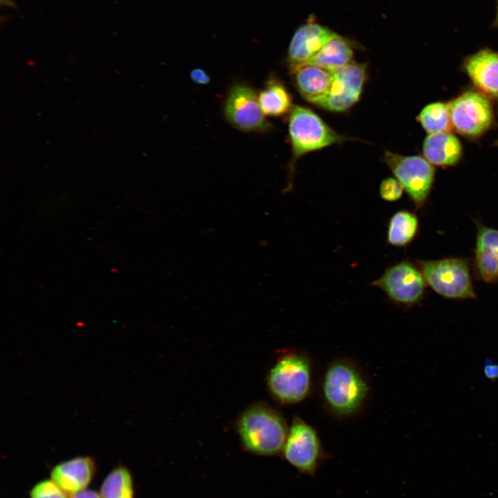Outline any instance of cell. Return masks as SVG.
Instances as JSON below:
<instances>
[{"label":"cell","mask_w":498,"mask_h":498,"mask_svg":"<svg viewBox=\"0 0 498 498\" xmlns=\"http://www.w3.org/2000/svg\"><path fill=\"white\" fill-rule=\"evenodd\" d=\"M320 393L324 405L332 415L348 418L364 408L370 394V385L357 365L347 359H338L326 367Z\"/></svg>","instance_id":"obj_1"},{"label":"cell","mask_w":498,"mask_h":498,"mask_svg":"<svg viewBox=\"0 0 498 498\" xmlns=\"http://www.w3.org/2000/svg\"><path fill=\"white\" fill-rule=\"evenodd\" d=\"M237 426L243 446L260 455L282 452L289 429L283 416L264 403L252 404L246 409Z\"/></svg>","instance_id":"obj_2"},{"label":"cell","mask_w":498,"mask_h":498,"mask_svg":"<svg viewBox=\"0 0 498 498\" xmlns=\"http://www.w3.org/2000/svg\"><path fill=\"white\" fill-rule=\"evenodd\" d=\"M288 134L292 157L289 164L287 190L291 188V180L297 160L303 155L349 140L326 124L308 108L293 105L288 114Z\"/></svg>","instance_id":"obj_3"},{"label":"cell","mask_w":498,"mask_h":498,"mask_svg":"<svg viewBox=\"0 0 498 498\" xmlns=\"http://www.w3.org/2000/svg\"><path fill=\"white\" fill-rule=\"evenodd\" d=\"M267 384L271 395L282 405L307 398L313 388V369L308 356L295 351L281 355L270 369Z\"/></svg>","instance_id":"obj_4"},{"label":"cell","mask_w":498,"mask_h":498,"mask_svg":"<svg viewBox=\"0 0 498 498\" xmlns=\"http://www.w3.org/2000/svg\"><path fill=\"white\" fill-rule=\"evenodd\" d=\"M426 284L437 294L449 299H474L470 268L459 258L419 261Z\"/></svg>","instance_id":"obj_5"},{"label":"cell","mask_w":498,"mask_h":498,"mask_svg":"<svg viewBox=\"0 0 498 498\" xmlns=\"http://www.w3.org/2000/svg\"><path fill=\"white\" fill-rule=\"evenodd\" d=\"M223 115L230 126L242 132L264 133L273 128L261 109L258 93L247 83L230 85L223 100Z\"/></svg>","instance_id":"obj_6"},{"label":"cell","mask_w":498,"mask_h":498,"mask_svg":"<svg viewBox=\"0 0 498 498\" xmlns=\"http://www.w3.org/2000/svg\"><path fill=\"white\" fill-rule=\"evenodd\" d=\"M282 452L290 465L307 476H314L326 459L317 432L297 416L293 418Z\"/></svg>","instance_id":"obj_7"},{"label":"cell","mask_w":498,"mask_h":498,"mask_svg":"<svg viewBox=\"0 0 498 498\" xmlns=\"http://www.w3.org/2000/svg\"><path fill=\"white\" fill-rule=\"evenodd\" d=\"M371 285L394 304L409 308L423 298L426 282L418 266L403 260L387 268Z\"/></svg>","instance_id":"obj_8"},{"label":"cell","mask_w":498,"mask_h":498,"mask_svg":"<svg viewBox=\"0 0 498 498\" xmlns=\"http://www.w3.org/2000/svg\"><path fill=\"white\" fill-rule=\"evenodd\" d=\"M384 160L416 209L422 208L434 183L433 165L420 156H402L388 151Z\"/></svg>","instance_id":"obj_9"},{"label":"cell","mask_w":498,"mask_h":498,"mask_svg":"<svg viewBox=\"0 0 498 498\" xmlns=\"http://www.w3.org/2000/svg\"><path fill=\"white\" fill-rule=\"evenodd\" d=\"M448 104L453 129L467 138L481 136L493 122L492 104L481 92L466 91Z\"/></svg>","instance_id":"obj_10"},{"label":"cell","mask_w":498,"mask_h":498,"mask_svg":"<svg viewBox=\"0 0 498 498\" xmlns=\"http://www.w3.org/2000/svg\"><path fill=\"white\" fill-rule=\"evenodd\" d=\"M332 72L329 91L316 106L330 111H344L360 99L367 77V66L351 62Z\"/></svg>","instance_id":"obj_11"},{"label":"cell","mask_w":498,"mask_h":498,"mask_svg":"<svg viewBox=\"0 0 498 498\" xmlns=\"http://www.w3.org/2000/svg\"><path fill=\"white\" fill-rule=\"evenodd\" d=\"M338 34L310 19L294 33L287 54L290 71L304 65Z\"/></svg>","instance_id":"obj_12"},{"label":"cell","mask_w":498,"mask_h":498,"mask_svg":"<svg viewBox=\"0 0 498 498\" xmlns=\"http://www.w3.org/2000/svg\"><path fill=\"white\" fill-rule=\"evenodd\" d=\"M463 68L471 81L487 97L498 99V53L484 48L467 57Z\"/></svg>","instance_id":"obj_13"},{"label":"cell","mask_w":498,"mask_h":498,"mask_svg":"<svg viewBox=\"0 0 498 498\" xmlns=\"http://www.w3.org/2000/svg\"><path fill=\"white\" fill-rule=\"evenodd\" d=\"M95 463L88 456L77 457L55 466L51 478L67 494L84 490L93 476Z\"/></svg>","instance_id":"obj_14"},{"label":"cell","mask_w":498,"mask_h":498,"mask_svg":"<svg viewBox=\"0 0 498 498\" xmlns=\"http://www.w3.org/2000/svg\"><path fill=\"white\" fill-rule=\"evenodd\" d=\"M290 73L300 95L315 105L328 94L333 78L332 71L312 64L302 65Z\"/></svg>","instance_id":"obj_15"},{"label":"cell","mask_w":498,"mask_h":498,"mask_svg":"<svg viewBox=\"0 0 498 498\" xmlns=\"http://www.w3.org/2000/svg\"><path fill=\"white\" fill-rule=\"evenodd\" d=\"M475 262L483 281L487 283L498 281V230L478 225Z\"/></svg>","instance_id":"obj_16"},{"label":"cell","mask_w":498,"mask_h":498,"mask_svg":"<svg viewBox=\"0 0 498 498\" xmlns=\"http://www.w3.org/2000/svg\"><path fill=\"white\" fill-rule=\"evenodd\" d=\"M424 158L439 167L455 165L462 155V146L451 132L430 133L423 144Z\"/></svg>","instance_id":"obj_17"},{"label":"cell","mask_w":498,"mask_h":498,"mask_svg":"<svg viewBox=\"0 0 498 498\" xmlns=\"http://www.w3.org/2000/svg\"><path fill=\"white\" fill-rule=\"evenodd\" d=\"M261 109L266 116L279 117L289 113L292 97L284 83L277 77L270 75L258 93Z\"/></svg>","instance_id":"obj_18"},{"label":"cell","mask_w":498,"mask_h":498,"mask_svg":"<svg viewBox=\"0 0 498 498\" xmlns=\"http://www.w3.org/2000/svg\"><path fill=\"white\" fill-rule=\"evenodd\" d=\"M352 46L349 39L337 35L306 64H312L330 71L342 68L353 62Z\"/></svg>","instance_id":"obj_19"},{"label":"cell","mask_w":498,"mask_h":498,"mask_svg":"<svg viewBox=\"0 0 498 498\" xmlns=\"http://www.w3.org/2000/svg\"><path fill=\"white\" fill-rule=\"evenodd\" d=\"M418 230L417 216L408 210L396 212L389 219L387 230V243L402 248L409 245Z\"/></svg>","instance_id":"obj_20"},{"label":"cell","mask_w":498,"mask_h":498,"mask_svg":"<svg viewBox=\"0 0 498 498\" xmlns=\"http://www.w3.org/2000/svg\"><path fill=\"white\" fill-rule=\"evenodd\" d=\"M417 120L429 134L451 132L453 129L448 104L441 102L426 105Z\"/></svg>","instance_id":"obj_21"},{"label":"cell","mask_w":498,"mask_h":498,"mask_svg":"<svg viewBox=\"0 0 498 498\" xmlns=\"http://www.w3.org/2000/svg\"><path fill=\"white\" fill-rule=\"evenodd\" d=\"M102 498H133L131 476L124 467L112 470L104 480L101 489Z\"/></svg>","instance_id":"obj_22"},{"label":"cell","mask_w":498,"mask_h":498,"mask_svg":"<svg viewBox=\"0 0 498 498\" xmlns=\"http://www.w3.org/2000/svg\"><path fill=\"white\" fill-rule=\"evenodd\" d=\"M30 498H68L64 492L53 480H46L35 485L30 492Z\"/></svg>","instance_id":"obj_23"},{"label":"cell","mask_w":498,"mask_h":498,"mask_svg":"<svg viewBox=\"0 0 498 498\" xmlns=\"http://www.w3.org/2000/svg\"><path fill=\"white\" fill-rule=\"evenodd\" d=\"M404 188L396 178H387L382 181L379 193L384 201L394 202L400 199Z\"/></svg>","instance_id":"obj_24"},{"label":"cell","mask_w":498,"mask_h":498,"mask_svg":"<svg viewBox=\"0 0 498 498\" xmlns=\"http://www.w3.org/2000/svg\"><path fill=\"white\" fill-rule=\"evenodd\" d=\"M190 77L194 84L199 85H206L211 81L209 74L201 68H193L190 73Z\"/></svg>","instance_id":"obj_25"},{"label":"cell","mask_w":498,"mask_h":498,"mask_svg":"<svg viewBox=\"0 0 498 498\" xmlns=\"http://www.w3.org/2000/svg\"><path fill=\"white\" fill-rule=\"evenodd\" d=\"M485 376L490 380H496L498 378V365L487 364L483 368Z\"/></svg>","instance_id":"obj_26"},{"label":"cell","mask_w":498,"mask_h":498,"mask_svg":"<svg viewBox=\"0 0 498 498\" xmlns=\"http://www.w3.org/2000/svg\"><path fill=\"white\" fill-rule=\"evenodd\" d=\"M71 498H102L100 495L93 490H82L73 495Z\"/></svg>","instance_id":"obj_27"},{"label":"cell","mask_w":498,"mask_h":498,"mask_svg":"<svg viewBox=\"0 0 498 498\" xmlns=\"http://www.w3.org/2000/svg\"><path fill=\"white\" fill-rule=\"evenodd\" d=\"M4 4L7 6L15 8L16 7L15 3L11 0H1V4Z\"/></svg>","instance_id":"obj_28"},{"label":"cell","mask_w":498,"mask_h":498,"mask_svg":"<svg viewBox=\"0 0 498 498\" xmlns=\"http://www.w3.org/2000/svg\"><path fill=\"white\" fill-rule=\"evenodd\" d=\"M493 26L495 27L498 28V0L497 1L496 15H495V19L493 22Z\"/></svg>","instance_id":"obj_29"},{"label":"cell","mask_w":498,"mask_h":498,"mask_svg":"<svg viewBox=\"0 0 498 498\" xmlns=\"http://www.w3.org/2000/svg\"><path fill=\"white\" fill-rule=\"evenodd\" d=\"M497 145H498V141L497 142Z\"/></svg>","instance_id":"obj_30"}]
</instances>
